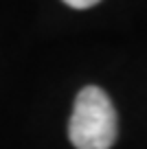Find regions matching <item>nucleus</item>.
Listing matches in <instances>:
<instances>
[{"label": "nucleus", "instance_id": "obj_1", "mask_svg": "<svg viewBox=\"0 0 147 149\" xmlns=\"http://www.w3.org/2000/svg\"><path fill=\"white\" fill-rule=\"evenodd\" d=\"M116 110L97 86H86L75 99L68 138L75 149H110L116 140Z\"/></svg>", "mask_w": 147, "mask_h": 149}, {"label": "nucleus", "instance_id": "obj_2", "mask_svg": "<svg viewBox=\"0 0 147 149\" xmlns=\"http://www.w3.org/2000/svg\"><path fill=\"white\" fill-rule=\"evenodd\" d=\"M62 2L68 5V7H73V9H90V7L99 5L101 0H62Z\"/></svg>", "mask_w": 147, "mask_h": 149}]
</instances>
